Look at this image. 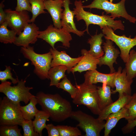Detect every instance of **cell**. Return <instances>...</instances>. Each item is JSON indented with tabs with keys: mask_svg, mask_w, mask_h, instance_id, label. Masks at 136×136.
<instances>
[{
	"mask_svg": "<svg viewBox=\"0 0 136 136\" xmlns=\"http://www.w3.org/2000/svg\"><path fill=\"white\" fill-rule=\"evenodd\" d=\"M42 110L49 114L52 120L60 122L71 117L73 112L70 102L58 94H46L42 92L36 96Z\"/></svg>",
	"mask_w": 136,
	"mask_h": 136,
	"instance_id": "cell-1",
	"label": "cell"
},
{
	"mask_svg": "<svg viewBox=\"0 0 136 136\" xmlns=\"http://www.w3.org/2000/svg\"><path fill=\"white\" fill-rule=\"evenodd\" d=\"M74 5L75 8L73 11L75 17L78 21L81 20L85 21L87 33L89 34L88 26L90 24L99 25L101 29L105 26H107L112 28L114 31L117 29L124 30V26L121 20H115V18L104 15L103 13L101 15H99L85 11L81 0H76Z\"/></svg>",
	"mask_w": 136,
	"mask_h": 136,
	"instance_id": "cell-2",
	"label": "cell"
},
{
	"mask_svg": "<svg viewBox=\"0 0 136 136\" xmlns=\"http://www.w3.org/2000/svg\"><path fill=\"white\" fill-rule=\"evenodd\" d=\"M20 51L24 56L29 60L31 64L34 66V73L41 79H49V71L51 67L52 59L51 52L39 54L34 51L33 47L29 46L27 47H21Z\"/></svg>",
	"mask_w": 136,
	"mask_h": 136,
	"instance_id": "cell-3",
	"label": "cell"
},
{
	"mask_svg": "<svg viewBox=\"0 0 136 136\" xmlns=\"http://www.w3.org/2000/svg\"><path fill=\"white\" fill-rule=\"evenodd\" d=\"M75 86L78 91L73 102L77 105L86 106L94 114L98 115L101 112L98 105L97 86L93 84L85 82L76 83Z\"/></svg>",
	"mask_w": 136,
	"mask_h": 136,
	"instance_id": "cell-4",
	"label": "cell"
},
{
	"mask_svg": "<svg viewBox=\"0 0 136 136\" xmlns=\"http://www.w3.org/2000/svg\"><path fill=\"white\" fill-rule=\"evenodd\" d=\"M26 80H19L17 84L11 86V82L6 81L1 82L0 84V92L4 94L6 96L13 102L20 104L22 101L26 104L29 101L30 99L36 96L32 94L30 90L32 87L26 86Z\"/></svg>",
	"mask_w": 136,
	"mask_h": 136,
	"instance_id": "cell-5",
	"label": "cell"
},
{
	"mask_svg": "<svg viewBox=\"0 0 136 136\" xmlns=\"http://www.w3.org/2000/svg\"><path fill=\"white\" fill-rule=\"evenodd\" d=\"M20 104L15 103L6 96L4 97L0 104V125H21L25 120L20 109Z\"/></svg>",
	"mask_w": 136,
	"mask_h": 136,
	"instance_id": "cell-6",
	"label": "cell"
},
{
	"mask_svg": "<svg viewBox=\"0 0 136 136\" xmlns=\"http://www.w3.org/2000/svg\"><path fill=\"white\" fill-rule=\"evenodd\" d=\"M71 117L77 121L79 127L85 133V136H99L105 122L95 118L81 110L73 111Z\"/></svg>",
	"mask_w": 136,
	"mask_h": 136,
	"instance_id": "cell-7",
	"label": "cell"
},
{
	"mask_svg": "<svg viewBox=\"0 0 136 136\" xmlns=\"http://www.w3.org/2000/svg\"><path fill=\"white\" fill-rule=\"evenodd\" d=\"M126 0H121L117 3H113L108 0H94L90 5L83 6L84 8H96L104 10L107 14H110L111 16L115 18L122 17L131 22L135 23L136 18L129 15L125 7Z\"/></svg>",
	"mask_w": 136,
	"mask_h": 136,
	"instance_id": "cell-8",
	"label": "cell"
},
{
	"mask_svg": "<svg viewBox=\"0 0 136 136\" xmlns=\"http://www.w3.org/2000/svg\"><path fill=\"white\" fill-rule=\"evenodd\" d=\"M101 29L105 38L111 40L119 47L120 51V57L126 63L128 60L131 49L136 46V35L133 38H131L130 36L127 37L124 35H118L114 33L112 28L107 26H105Z\"/></svg>",
	"mask_w": 136,
	"mask_h": 136,
	"instance_id": "cell-9",
	"label": "cell"
},
{
	"mask_svg": "<svg viewBox=\"0 0 136 136\" xmlns=\"http://www.w3.org/2000/svg\"><path fill=\"white\" fill-rule=\"evenodd\" d=\"M38 38L42 39L48 43L53 49L55 43L57 42H61L64 47L69 48L70 42L72 40L70 33L63 29L54 27L52 25L48 26L47 28L43 31H39Z\"/></svg>",
	"mask_w": 136,
	"mask_h": 136,
	"instance_id": "cell-10",
	"label": "cell"
},
{
	"mask_svg": "<svg viewBox=\"0 0 136 136\" xmlns=\"http://www.w3.org/2000/svg\"><path fill=\"white\" fill-rule=\"evenodd\" d=\"M6 13L5 21L8 26L18 35L26 26L30 23L28 11H17L9 9L5 10Z\"/></svg>",
	"mask_w": 136,
	"mask_h": 136,
	"instance_id": "cell-11",
	"label": "cell"
},
{
	"mask_svg": "<svg viewBox=\"0 0 136 136\" xmlns=\"http://www.w3.org/2000/svg\"><path fill=\"white\" fill-rule=\"evenodd\" d=\"M106 40V42L103 44L104 54L98 59V65L100 66L103 65H107L110 69V73H113L115 72L113 64H117L116 60L120 52L115 48L112 41L109 39Z\"/></svg>",
	"mask_w": 136,
	"mask_h": 136,
	"instance_id": "cell-12",
	"label": "cell"
},
{
	"mask_svg": "<svg viewBox=\"0 0 136 136\" xmlns=\"http://www.w3.org/2000/svg\"><path fill=\"white\" fill-rule=\"evenodd\" d=\"M39 28L34 23L27 24L23 31L16 37L13 44L17 46L27 47L37 40Z\"/></svg>",
	"mask_w": 136,
	"mask_h": 136,
	"instance_id": "cell-13",
	"label": "cell"
},
{
	"mask_svg": "<svg viewBox=\"0 0 136 136\" xmlns=\"http://www.w3.org/2000/svg\"><path fill=\"white\" fill-rule=\"evenodd\" d=\"M63 1L64 9L61 18V28L68 33H73L79 37L83 36L86 30L81 31L77 28L74 21L75 14L73 11H71L69 8V5L71 4L70 0Z\"/></svg>",
	"mask_w": 136,
	"mask_h": 136,
	"instance_id": "cell-14",
	"label": "cell"
},
{
	"mask_svg": "<svg viewBox=\"0 0 136 136\" xmlns=\"http://www.w3.org/2000/svg\"><path fill=\"white\" fill-rule=\"evenodd\" d=\"M50 51L52 56L51 67L59 65L65 66L67 68V71L68 73L71 72L72 69L77 65L82 57V56L77 58H72L65 51H59L52 48Z\"/></svg>",
	"mask_w": 136,
	"mask_h": 136,
	"instance_id": "cell-15",
	"label": "cell"
},
{
	"mask_svg": "<svg viewBox=\"0 0 136 136\" xmlns=\"http://www.w3.org/2000/svg\"><path fill=\"white\" fill-rule=\"evenodd\" d=\"M119 67L116 72L114 81L115 89L112 91V93H119V97L124 95H131V85L133 80L128 79L126 70L124 68Z\"/></svg>",
	"mask_w": 136,
	"mask_h": 136,
	"instance_id": "cell-16",
	"label": "cell"
},
{
	"mask_svg": "<svg viewBox=\"0 0 136 136\" xmlns=\"http://www.w3.org/2000/svg\"><path fill=\"white\" fill-rule=\"evenodd\" d=\"M116 72L105 74L100 73L96 69L88 71L84 75V82L93 84L98 82L105 83L114 88L115 87L114 81Z\"/></svg>",
	"mask_w": 136,
	"mask_h": 136,
	"instance_id": "cell-17",
	"label": "cell"
},
{
	"mask_svg": "<svg viewBox=\"0 0 136 136\" xmlns=\"http://www.w3.org/2000/svg\"><path fill=\"white\" fill-rule=\"evenodd\" d=\"M82 57L78 63L71 70L73 74L75 72L83 71L96 69L99 62V59L93 56L89 51L84 49L81 50Z\"/></svg>",
	"mask_w": 136,
	"mask_h": 136,
	"instance_id": "cell-18",
	"label": "cell"
},
{
	"mask_svg": "<svg viewBox=\"0 0 136 136\" xmlns=\"http://www.w3.org/2000/svg\"><path fill=\"white\" fill-rule=\"evenodd\" d=\"M45 9L50 14L54 26L61 28V18L63 10V0H47L44 1Z\"/></svg>",
	"mask_w": 136,
	"mask_h": 136,
	"instance_id": "cell-19",
	"label": "cell"
},
{
	"mask_svg": "<svg viewBox=\"0 0 136 136\" xmlns=\"http://www.w3.org/2000/svg\"><path fill=\"white\" fill-rule=\"evenodd\" d=\"M131 96V95H124L119 97L117 100L101 111L98 118L102 121L106 120L110 115L118 112L125 107L129 102Z\"/></svg>",
	"mask_w": 136,
	"mask_h": 136,
	"instance_id": "cell-20",
	"label": "cell"
},
{
	"mask_svg": "<svg viewBox=\"0 0 136 136\" xmlns=\"http://www.w3.org/2000/svg\"><path fill=\"white\" fill-rule=\"evenodd\" d=\"M129 117L128 110L125 106L118 112L110 115L106 119L104 127V136H109L112 129L120 119L125 118L127 120Z\"/></svg>",
	"mask_w": 136,
	"mask_h": 136,
	"instance_id": "cell-21",
	"label": "cell"
},
{
	"mask_svg": "<svg viewBox=\"0 0 136 136\" xmlns=\"http://www.w3.org/2000/svg\"><path fill=\"white\" fill-rule=\"evenodd\" d=\"M111 88L105 83H103L102 86L97 87L99 106L101 111L113 102Z\"/></svg>",
	"mask_w": 136,
	"mask_h": 136,
	"instance_id": "cell-22",
	"label": "cell"
},
{
	"mask_svg": "<svg viewBox=\"0 0 136 136\" xmlns=\"http://www.w3.org/2000/svg\"><path fill=\"white\" fill-rule=\"evenodd\" d=\"M104 36L103 33L98 34L96 33L91 36L87 41L88 43L90 45V49L88 50L89 52L97 58L99 59L104 54L101 46L103 43L102 38Z\"/></svg>",
	"mask_w": 136,
	"mask_h": 136,
	"instance_id": "cell-23",
	"label": "cell"
},
{
	"mask_svg": "<svg viewBox=\"0 0 136 136\" xmlns=\"http://www.w3.org/2000/svg\"><path fill=\"white\" fill-rule=\"evenodd\" d=\"M67 70V67L63 65L51 67L48 73L49 79L50 80V86L57 87L61 79L66 76L65 73Z\"/></svg>",
	"mask_w": 136,
	"mask_h": 136,
	"instance_id": "cell-24",
	"label": "cell"
},
{
	"mask_svg": "<svg viewBox=\"0 0 136 136\" xmlns=\"http://www.w3.org/2000/svg\"><path fill=\"white\" fill-rule=\"evenodd\" d=\"M37 104V100L36 96L32 98L27 105L24 106H20V111L25 120H32L33 119L39 111L36 106Z\"/></svg>",
	"mask_w": 136,
	"mask_h": 136,
	"instance_id": "cell-25",
	"label": "cell"
},
{
	"mask_svg": "<svg viewBox=\"0 0 136 136\" xmlns=\"http://www.w3.org/2000/svg\"><path fill=\"white\" fill-rule=\"evenodd\" d=\"M35 117V119L33 121L35 131L40 136H42V131L45 128L46 122L50 117V116L42 110H39Z\"/></svg>",
	"mask_w": 136,
	"mask_h": 136,
	"instance_id": "cell-26",
	"label": "cell"
},
{
	"mask_svg": "<svg viewBox=\"0 0 136 136\" xmlns=\"http://www.w3.org/2000/svg\"><path fill=\"white\" fill-rule=\"evenodd\" d=\"M6 21L0 24V42L4 44H12L15 41L17 35L14 30H9Z\"/></svg>",
	"mask_w": 136,
	"mask_h": 136,
	"instance_id": "cell-27",
	"label": "cell"
},
{
	"mask_svg": "<svg viewBox=\"0 0 136 136\" xmlns=\"http://www.w3.org/2000/svg\"><path fill=\"white\" fill-rule=\"evenodd\" d=\"M125 68L128 79L132 80L136 77V51L132 49L130 51L128 60Z\"/></svg>",
	"mask_w": 136,
	"mask_h": 136,
	"instance_id": "cell-28",
	"label": "cell"
},
{
	"mask_svg": "<svg viewBox=\"0 0 136 136\" xmlns=\"http://www.w3.org/2000/svg\"><path fill=\"white\" fill-rule=\"evenodd\" d=\"M31 5V12L32 16L30 19V23H34L37 17L42 14L47 13L45 11L44 0H29Z\"/></svg>",
	"mask_w": 136,
	"mask_h": 136,
	"instance_id": "cell-29",
	"label": "cell"
},
{
	"mask_svg": "<svg viewBox=\"0 0 136 136\" xmlns=\"http://www.w3.org/2000/svg\"><path fill=\"white\" fill-rule=\"evenodd\" d=\"M56 87L62 89L67 92L73 99L75 97L78 91V88L72 85L66 76L58 83Z\"/></svg>",
	"mask_w": 136,
	"mask_h": 136,
	"instance_id": "cell-30",
	"label": "cell"
},
{
	"mask_svg": "<svg viewBox=\"0 0 136 136\" xmlns=\"http://www.w3.org/2000/svg\"><path fill=\"white\" fill-rule=\"evenodd\" d=\"M56 126L59 132L60 136L82 135L81 131L77 127L63 125H57Z\"/></svg>",
	"mask_w": 136,
	"mask_h": 136,
	"instance_id": "cell-31",
	"label": "cell"
},
{
	"mask_svg": "<svg viewBox=\"0 0 136 136\" xmlns=\"http://www.w3.org/2000/svg\"><path fill=\"white\" fill-rule=\"evenodd\" d=\"M20 132L18 125H1L0 127V136H22Z\"/></svg>",
	"mask_w": 136,
	"mask_h": 136,
	"instance_id": "cell-32",
	"label": "cell"
},
{
	"mask_svg": "<svg viewBox=\"0 0 136 136\" xmlns=\"http://www.w3.org/2000/svg\"><path fill=\"white\" fill-rule=\"evenodd\" d=\"M127 109L129 117L128 121L132 120L136 118V93L131 95L130 99L125 106Z\"/></svg>",
	"mask_w": 136,
	"mask_h": 136,
	"instance_id": "cell-33",
	"label": "cell"
},
{
	"mask_svg": "<svg viewBox=\"0 0 136 136\" xmlns=\"http://www.w3.org/2000/svg\"><path fill=\"white\" fill-rule=\"evenodd\" d=\"M23 130L24 136H39V134L34 130L32 120H24L21 125Z\"/></svg>",
	"mask_w": 136,
	"mask_h": 136,
	"instance_id": "cell-34",
	"label": "cell"
},
{
	"mask_svg": "<svg viewBox=\"0 0 136 136\" xmlns=\"http://www.w3.org/2000/svg\"><path fill=\"white\" fill-rule=\"evenodd\" d=\"M5 70L3 71H0V80L1 82L7 81L8 79H10L12 83L15 84L17 83L19 80L18 78H15L12 76L11 72V68L10 66H6Z\"/></svg>",
	"mask_w": 136,
	"mask_h": 136,
	"instance_id": "cell-35",
	"label": "cell"
},
{
	"mask_svg": "<svg viewBox=\"0 0 136 136\" xmlns=\"http://www.w3.org/2000/svg\"><path fill=\"white\" fill-rule=\"evenodd\" d=\"M16 11H26L31 12V6L29 0H17V5L15 8Z\"/></svg>",
	"mask_w": 136,
	"mask_h": 136,
	"instance_id": "cell-36",
	"label": "cell"
},
{
	"mask_svg": "<svg viewBox=\"0 0 136 136\" xmlns=\"http://www.w3.org/2000/svg\"><path fill=\"white\" fill-rule=\"evenodd\" d=\"M45 128L47 130L49 136H60L56 126H54L52 124H46Z\"/></svg>",
	"mask_w": 136,
	"mask_h": 136,
	"instance_id": "cell-37",
	"label": "cell"
},
{
	"mask_svg": "<svg viewBox=\"0 0 136 136\" xmlns=\"http://www.w3.org/2000/svg\"><path fill=\"white\" fill-rule=\"evenodd\" d=\"M136 126V118L133 120L128 121L127 124L122 128L123 133L126 134L130 132Z\"/></svg>",
	"mask_w": 136,
	"mask_h": 136,
	"instance_id": "cell-38",
	"label": "cell"
},
{
	"mask_svg": "<svg viewBox=\"0 0 136 136\" xmlns=\"http://www.w3.org/2000/svg\"><path fill=\"white\" fill-rule=\"evenodd\" d=\"M4 0L0 4V24H1L5 21L6 13L4 10V5L3 2Z\"/></svg>",
	"mask_w": 136,
	"mask_h": 136,
	"instance_id": "cell-39",
	"label": "cell"
},
{
	"mask_svg": "<svg viewBox=\"0 0 136 136\" xmlns=\"http://www.w3.org/2000/svg\"><path fill=\"white\" fill-rule=\"evenodd\" d=\"M111 0V2H112L111 1V0Z\"/></svg>",
	"mask_w": 136,
	"mask_h": 136,
	"instance_id": "cell-40",
	"label": "cell"
},
{
	"mask_svg": "<svg viewBox=\"0 0 136 136\" xmlns=\"http://www.w3.org/2000/svg\"><path fill=\"white\" fill-rule=\"evenodd\" d=\"M44 1H46V0H44Z\"/></svg>",
	"mask_w": 136,
	"mask_h": 136,
	"instance_id": "cell-41",
	"label": "cell"
}]
</instances>
